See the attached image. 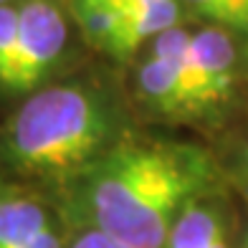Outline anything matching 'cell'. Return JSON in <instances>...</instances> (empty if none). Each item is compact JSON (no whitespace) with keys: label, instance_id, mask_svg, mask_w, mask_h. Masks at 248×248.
<instances>
[{"label":"cell","instance_id":"1","mask_svg":"<svg viewBox=\"0 0 248 248\" xmlns=\"http://www.w3.org/2000/svg\"><path fill=\"white\" fill-rule=\"evenodd\" d=\"M216 183L213 157L198 144L122 140L74 177L71 202L84 228L129 248H162L183 210Z\"/></svg>","mask_w":248,"mask_h":248},{"label":"cell","instance_id":"2","mask_svg":"<svg viewBox=\"0 0 248 248\" xmlns=\"http://www.w3.org/2000/svg\"><path fill=\"white\" fill-rule=\"evenodd\" d=\"M124 114L117 96L92 81L43 89L5 129V157L33 175L76 177L122 142Z\"/></svg>","mask_w":248,"mask_h":248},{"label":"cell","instance_id":"3","mask_svg":"<svg viewBox=\"0 0 248 248\" xmlns=\"http://www.w3.org/2000/svg\"><path fill=\"white\" fill-rule=\"evenodd\" d=\"M69 38L66 18L53 0H23L18 5V43L5 86L33 89L61 59Z\"/></svg>","mask_w":248,"mask_h":248},{"label":"cell","instance_id":"4","mask_svg":"<svg viewBox=\"0 0 248 248\" xmlns=\"http://www.w3.org/2000/svg\"><path fill=\"white\" fill-rule=\"evenodd\" d=\"M235 61L238 53L231 36L220 26L193 31L185 53V71L198 96L200 114L218 109L235 89Z\"/></svg>","mask_w":248,"mask_h":248},{"label":"cell","instance_id":"5","mask_svg":"<svg viewBox=\"0 0 248 248\" xmlns=\"http://www.w3.org/2000/svg\"><path fill=\"white\" fill-rule=\"evenodd\" d=\"M140 99L157 114L170 119L200 117L198 96L185 71V56H155L147 53L137 71Z\"/></svg>","mask_w":248,"mask_h":248},{"label":"cell","instance_id":"6","mask_svg":"<svg viewBox=\"0 0 248 248\" xmlns=\"http://www.w3.org/2000/svg\"><path fill=\"white\" fill-rule=\"evenodd\" d=\"M180 20H183V3L180 0H157V3L122 10V23L111 36L107 53H111L114 59H129L144 43L150 46L160 33L183 26Z\"/></svg>","mask_w":248,"mask_h":248},{"label":"cell","instance_id":"7","mask_svg":"<svg viewBox=\"0 0 248 248\" xmlns=\"http://www.w3.org/2000/svg\"><path fill=\"white\" fill-rule=\"evenodd\" d=\"M225 238V223L218 205L198 200L183 210V216L167 233L162 248H216Z\"/></svg>","mask_w":248,"mask_h":248},{"label":"cell","instance_id":"8","mask_svg":"<svg viewBox=\"0 0 248 248\" xmlns=\"http://www.w3.org/2000/svg\"><path fill=\"white\" fill-rule=\"evenodd\" d=\"M46 225L51 218L41 202L26 195L0 198V248H28Z\"/></svg>","mask_w":248,"mask_h":248},{"label":"cell","instance_id":"9","mask_svg":"<svg viewBox=\"0 0 248 248\" xmlns=\"http://www.w3.org/2000/svg\"><path fill=\"white\" fill-rule=\"evenodd\" d=\"M71 8H74V16L78 20V26H81L84 36L94 46L107 51L111 36L117 33L122 23V10L117 5H111L109 0H74Z\"/></svg>","mask_w":248,"mask_h":248},{"label":"cell","instance_id":"10","mask_svg":"<svg viewBox=\"0 0 248 248\" xmlns=\"http://www.w3.org/2000/svg\"><path fill=\"white\" fill-rule=\"evenodd\" d=\"M180 3L190 5L202 18L213 20V26L248 33V5H246V0H180Z\"/></svg>","mask_w":248,"mask_h":248},{"label":"cell","instance_id":"11","mask_svg":"<svg viewBox=\"0 0 248 248\" xmlns=\"http://www.w3.org/2000/svg\"><path fill=\"white\" fill-rule=\"evenodd\" d=\"M18 43V5H0V84L8 78Z\"/></svg>","mask_w":248,"mask_h":248},{"label":"cell","instance_id":"12","mask_svg":"<svg viewBox=\"0 0 248 248\" xmlns=\"http://www.w3.org/2000/svg\"><path fill=\"white\" fill-rule=\"evenodd\" d=\"M69 248H129V246L119 243L117 238H111V235L101 233V231H96V228H84V231L71 241Z\"/></svg>","mask_w":248,"mask_h":248},{"label":"cell","instance_id":"13","mask_svg":"<svg viewBox=\"0 0 248 248\" xmlns=\"http://www.w3.org/2000/svg\"><path fill=\"white\" fill-rule=\"evenodd\" d=\"M28 248H63V246H61V235L56 233L53 223L46 225V228H43L36 238H33V243H31Z\"/></svg>","mask_w":248,"mask_h":248},{"label":"cell","instance_id":"14","mask_svg":"<svg viewBox=\"0 0 248 248\" xmlns=\"http://www.w3.org/2000/svg\"><path fill=\"white\" fill-rule=\"evenodd\" d=\"M246 177H248V150H246Z\"/></svg>","mask_w":248,"mask_h":248},{"label":"cell","instance_id":"15","mask_svg":"<svg viewBox=\"0 0 248 248\" xmlns=\"http://www.w3.org/2000/svg\"><path fill=\"white\" fill-rule=\"evenodd\" d=\"M243 243H246V246H248V233H246V238H243Z\"/></svg>","mask_w":248,"mask_h":248},{"label":"cell","instance_id":"16","mask_svg":"<svg viewBox=\"0 0 248 248\" xmlns=\"http://www.w3.org/2000/svg\"><path fill=\"white\" fill-rule=\"evenodd\" d=\"M241 248H248V246H246V243H241Z\"/></svg>","mask_w":248,"mask_h":248}]
</instances>
